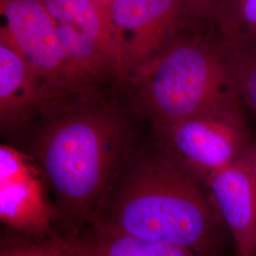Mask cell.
<instances>
[{"label":"cell","instance_id":"1","mask_svg":"<svg viewBox=\"0 0 256 256\" xmlns=\"http://www.w3.org/2000/svg\"><path fill=\"white\" fill-rule=\"evenodd\" d=\"M36 142L42 172L72 220L92 221L131 156L126 120L84 95L56 106Z\"/></svg>","mask_w":256,"mask_h":256},{"label":"cell","instance_id":"2","mask_svg":"<svg viewBox=\"0 0 256 256\" xmlns=\"http://www.w3.org/2000/svg\"><path fill=\"white\" fill-rule=\"evenodd\" d=\"M200 184L160 153L131 155L92 218L93 229L204 256L216 221Z\"/></svg>","mask_w":256,"mask_h":256},{"label":"cell","instance_id":"3","mask_svg":"<svg viewBox=\"0 0 256 256\" xmlns=\"http://www.w3.org/2000/svg\"><path fill=\"white\" fill-rule=\"evenodd\" d=\"M130 80L155 128L240 100L234 61L220 37L178 34Z\"/></svg>","mask_w":256,"mask_h":256},{"label":"cell","instance_id":"4","mask_svg":"<svg viewBox=\"0 0 256 256\" xmlns=\"http://www.w3.org/2000/svg\"><path fill=\"white\" fill-rule=\"evenodd\" d=\"M241 100L156 128L160 154L200 183L228 166L250 144Z\"/></svg>","mask_w":256,"mask_h":256},{"label":"cell","instance_id":"5","mask_svg":"<svg viewBox=\"0 0 256 256\" xmlns=\"http://www.w3.org/2000/svg\"><path fill=\"white\" fill-rule=\"evenodd\" d=\"M4 34L41 76L68 100L90 94L86 81L66 54L54 21L43 0H0Z\"/></svg>","mask_w":256,"mask_h":256},{"label":"cell","instance_id":"6","mask_svg":"<svg viewBox=\"0 0 256 256\" xmlns=\"http://www.w3.org/2000/svg\"><path fill=\"white\" fill-rule=\"evenodd\" d=\"M59 41L88 82L120 76V60L108 14L95 0H43Z\"/></svg>","mask_w":256,"mask_h":256},{"label":"cell","instance_id":"7","mask_svg":"<svg viewBox=\"0 0 256 256\" xmlns=\"http://www.w3.org/2000/svg\"><path fill=\"white\" fill-rule=\"evenodd\" d=\"M108 16L129 79L180 32L186 14L180 0H112Z\"/></svg>","mask_w":256,"mask_h":256},{"label":"cell","instance_id":"8","mask_svg":"<svg viewBox=\"0 0 256 256\" xmlns=\"http://www.w3.org/2000/svg\"><path fill=\"white\" fill-rule=\"evenodd\" d=\"M204 184L232 236L238 256H256V144Z\"/></svg>","mask_w":256,"mask_h":256},{"label":"cell","instance_id":"9","mask_svg":"<svg viewBox=\"0 0 256 256\" xmlns=\"http://www.w3.org/2000/svg\"><path fill=\"white\" fill-rule=\"evenodd\" d=\"M30 64L4 34H0V124L12 131L37 114H48L68 102Z\"/></svg>","mask_w":256,"mask_h":256},{"label":"cell","instance_id":"10","mask_svg":"<svg viewBox=\"0 0 256 256\" xmlns=\"http://www.w3.org/2000/svg\"><path fill=\"white\" fill-rule=\"evenodd\" d=\"M44 173L34 162L14 147H0V218L14 229L43 234L52 210L45 196Z\"/></svg>","mask_w":256,"mask_h":256},{"label":"cell","instance_id":"11","mask_svg":"<svg viewBox=\"0 0 256 256\" xmlns=\"http://www.w3.org/2000/svg\"><path fill=\"white\" fill-rule=\"evenodd\" d=\"M214 21L232 57L256 54V0H218Z\"/></svg>","mask_w":256,"mask_h":256},{"label":"cell","instance_id":"12","mask_svg":"<svg viewBox=\"0 0 256 256\" xmlns=\"http://www.w3.org/2000/svg\"><path fill=\"white\" fill-rule=\"evenodd\" d=\"M82 243L93 256H198L171 244L95 230Z\"/></svg>","mask_w":256,"mask_h":256},{"label":"cell","instance_id":"13","mask_svg":"<svg viewBox=\"0 0 256 256\" xmlns=\"http://www.w3.org/2000/svg\"><path fill=\"white\" fill-rule=\"evenodd\" d=\"M232 58L240 100L256 113V54Z\"/></svg>","mask_w":256,"mask_h":256},{"label":"cell","instance_id":"14","mask_svg":"<svg viewBox=\"0 0 256 256\" xmlns=\"http://www.w3.org/2000/svg\"><path fill=\"white\" fill-rule=\"evenodd\" d=\"M64 245L62 241H52L42 245H25L3 252L1 256H59Z\"/></svg>","mask_w":256,"mask_h":256},{"label":"cell","instance_id":"15","mask_svg":"<svg viewBox=\"0 0 256 256\" xmlns=\"http://www.w3.org/2000/svg\"><path fill=\"white\" fill-rule=\"evenodd\" d=\"M186 16L214 20L218 0H180Z\"/></svg>","mask_w":256,"mask_h":256},{"label":"cell","instance_id":"16","mask_svg":"<svg viewBox=\"0 0 256 256\" xmlns=\"http://www.w3.org/2000/svg\"><path fill=\"white\" fill-rule=\"evenodd\" d=\"M59 256H93L90 250L82 243L64 242Z\"/></svg>","mask_w":256,"mask_h":256},{"label":"cell","instance_id":"17","mask_svg":"<svg viewBox=\"0 0 256 256\" xmlns=\"http://www.w3.org/2000/svg\"><path fill=\"white\" fill-rule=\"evenodd\" d=\"M102 9L104 10L108 14V9H110V3L112 0H95Z\"/></svg>","mask_w":256,"mask_h":256}]
</instances>
